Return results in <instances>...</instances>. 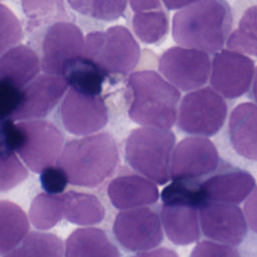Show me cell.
<instances>
[{"mask_svg": "<svg viewBox=\"0 0 257 257\" xmlns=\"http://www.w3.org/2000/svg\"><path fill=\"white\" fill-rule=\"evenodd\" d=\"M232 24V10L226 1H193L175 13L172 36L181 47L216 54L226 45Z\"/></svg>", "mask_w": 257, "mask_h": 257, "instance_id": "6da1fadb", "label": "cell"}, {"mask_svg": "<svg viewBox=\"0 0 257 257\" xmlns=\"http://www.w3.org/2000/svg\"><path fill=\"white\" fill-rule=\"evenodd\" d=\"M56 165L66 174L69 184L95 188L116 171L119 153L112 136L102 132L66 143Z\"/></svg>", "mask_w": 257, "mask_h": 257, "instance_id": "7a4b0ae2", "label": "cell"}, {"mask_svg": "<svg viewBox=\"0 0 257 257\" xmlns=\"http://www.w3.org/2000/svg\"><path fill=\"white\" fill-rule=\"evenodd\" d=\"M128 116L145 127L170 130L177 121L180 90L154 70H141L127 79Z\"/></svg>", "mask_w": 257, "mask_h": 257, "instance_id": "3957f363", "label": "cell"}, {"mask_svg": "<svg viewBox=\"0 0 257 257\" xmlns=\"http://www.w3.org/2000/svg\"><path fill=\"white\" fill-rule=\"evenodd\" d=\"M176 136L171 130L141 126L133 130L125 142L124 157L130 167L156 185L171 180L170 168Z\"/></svg>", "mask_w": 257, "mask_h": 257, "instance_id": "277c9868", "label": "cell"}, {"mask_svg": "<svg viewBox=\"0 0 257 257\" xmlns=\"http://www.w3.org/2000/svg\"><path fill=\"white\" fill-rule=\"evenodd\" d=\"M140 57V45L124 26H110L104 31L90 32L84 37L83 58L95 64L106 77L130 74Z\"/></svg>", "mask_w": 257, "mask_h": 257, "instance_id": "5b68a950", "label": "cell"}, {"mask_svg": "<svg viewBox=\"0 0 257 257\" xmlns=\"http://www.w3.org/2000/svg\"><path fill=\"white\" fill-rule=\"evenodd\" d=\"M225 99L211 87L188 92L178 108L177 126L195 137H212L224 125L227 117Z\"/></svg>", "mask_w": 257, "mask_h": 257, "instance_id": "8992f818", "label": "cell"}, {"mask_svg": "<svg viewBox=\"0 0 257 257\" xmlns=\"http://www.w3.org/2000/svg\"><path fill=\"white\" fill-rule=\"evenodd\" d=\"M20 141L16 153L26 167L40 174L48 167L56 165L63 149V136L53 123L43 119L16 122Z\"/></svg>", "mask_w": 257, "mask_h": 257, "instance_id": "52a82bcc", "label": "cell"}, {"mask_svg": "<svg viewBox=\"0 0 257 257\" xmlns=\"http://www.w3.org/2000/svg\"><path fill=\"white\" fill-rule=\"evenodd\" d=\"M41 47L43 72L64 77L68 69L83 58L84 36L71 22H55L46 29Z\"/></svg>", "mask_w": 257, "mask_h": 257, "instance_id": "ba28073f", "label": "cell"}, {"mask_svg": "<svg viewBox=\"0 0 257 257\" xmlns=\"http://www.w3.org/2000/svg\"><path fill=\"white\" fill-rule=\"evenodd\" d=\"M211 60L207 53L174 46L167 49L159 60L162 76L183 91L202 88L210 77Z\"/></svg>", "mask_w": 257, "mask_h": 257, "instance_id": "9c48e42d", "label": "cell"}, {"mask_svg": "<svg viewBox=\"0 0 257 257\" xmlns=\"http://www.w3.org/2000/svg\"><path fill=\"white\" fill-rule=\"evenodd\" d=\"M112 232L117 242L133 252L156 249L164 238L160 216L149 207L120 211L115 216Z\"/></svg>", "mask_w": 257, "mask_h": 257, "instance_id": "30bf717a", "label": "cell"}, {"mask_svg": "<svg viewBox=\"0 0 257 257\" xmlns=\"http://www.w3.org/2000/svg\"><path fill=\"white\" fill-rule=\"evenodd\" d=\"M254 73V61L249 56L222 49L211 61L210 85L223 98L234 99L249 90Z\"/></svg>", "mask_w": 257, "mask_h": 257, "instance_id": "8fae6325", "label": "cell"}, {"mask_svg": "<svg viewBox=\"0 0 257 257\" xmlns=\"http://www.w3.org/2000/svg\"><path fill=\"white\" fill-rule=\"evenodd\" d=\"M220 157L214 143L204 137H187L174 148L170 176L172 180H197L215 172Z\"/></svg>", "mask_w": 257, "mask_h": 257, "instance_id": "7c38bea8", "label": "cell"}, {"mask_svg": "<svg viewBox=\"0 0 257 257\" xmlns=\"http://www.w3.org/2000/svg\"><path fill=\"white\" fill-rule=\"evenodd\" d=\"M60 116L68 133L86 137L106 125L108 109L100 96L87 95L68 87L61 101Z\"/></svg>", "mask_w": 257, "mask_h": 257, "instance_id": "4fadbf2b", "label": "cell"}, {"mask_svg": "<svg viewBox=\"0 0 257 257\" xmlns=\"http://www.w3.org/2000/svg\"><path fill=\"white\" fill-rule=\"evenodd\" d=\"M199 223L203 234L213 242L235 247L248 233V225L238 205L213 201L199 208Z\"/></svg>", "mask_w": 257, "mask_h": 257, "instance_id": "5bb4252c", "label": "cell"}, {"mask_svg": "<svg viewBox=\"0 0 257 257\" xmlns=\"http://www.w3.org/2000/svg\"><path fill=\"white\" fill-rule=\"evenodd\" d=\"M69 87L63 76L40 74L22 88L20 105L12 120H33L45 117L58 104Z\"/></svg>", "mask_w": 257, "mask_h": 257, "instance_id": "9a60e30c", "label": "cell"}, {"mask_svg": "<svg viewBox=\"0 0 257 257\" xmlns=\"http://www.w3.org/2000/svg\"><path fill=\"white\" fill-rule=\"evenodd\" d=\"M110 203L119 210L148 207L158 202L160 194L155 183L139 174L120 175L107 186Z\"/></svg>", "mask_w": 257, "mask_h": 257, "instance_id": "2e32d148", "label": "cell"}, {"mask_svg": "<svg viewBox=\"0 0 257 257\" xmlns=\"http://www.w3.org/2000/svg\"><path fill=\"white\" fill-rule=\"evenodd\" d=\"M208 201L238 205L256 187L254 177L244 170H232L212 176L201 183Z\"/></svg>", "mask_w": 257, "mask_h": 257, "instance_id": "e0dca14e", "label": "cell"}, {"mask_svg": "<svg viewBox=\"0 0 257 257\" xmlns=\"http://www.w3.org/2000/svg\"><path fill=\"white\" fill-rule=\"evenodd\" d=\"M228 135L232 148L239 156L257 161V104L242 102L233 108Z\"/></svg>", "mask_w": 257, "mask_h": 257, "instance_id": "ac0fdd59", "label": "cell"}, {"mask_svg": "<svg viewBox=\"0 0 257 257\" xmlns=\"http://www.w3.org/2000/svg\"><path fill=\"white\" fill-rule=\"evenodd\" d=\"M162 227L176 245H189L200 237L199 209L188 205H166L161 208Z\"/></svg>", "mask_w": 257, "mask_h": 257, "instance_id": "d6986e66", "label": "cell"}, {"mask_svg": "<svg viewBox=\"0 0 257 257\" xmlns=\"http://www.w3.org/2000/svg\"><path fill=\"white\" fill-rule=\"evenodd\" d=\"M40 69L39 56L24 44L14 46L0 57V80H7L20 89L36 78Z\"/></svg>", "mask_w": 257, "mask_h": 257, "instance_id": "ffe728a7", "label": "cell"}, {"mask_svg": "<svg viewBox=\"0 0 257 257\" xmlns=\"http://www.w3.org/2000/svg\"><path fill=\"white\" fill-rule=\"evenodd\" d=\"M64 257H120V253L103 230L84 227L69 234Z\"/></svg>", "mask_w": 257, "mask_h": 257, "instance_id": "44dd1931", "label": "cell"}, {"mask_svg": "<svg viewBox=\"0 0 257 257\" xmlns=\"http://www.w3.org/2000/svg\"><path fill=\"white\" fill-rule=\"evenodd\" d=\"M29 233V221L14 202L0 200V255L15 249Z\"/></svg>", "mask_w": 257, "mask_h": 257, "instance_id": "7402d4cb", "label": "cell"}, {"mask_svg": "<svg viewBox=\"0 0 257 257\" xmlns=\"http://www.w3.org/2000/svg\"><path fill=\"white\" fill-rule=\"evenodd\" d=\"M63 217L70 223L91 226L100 223L105 216V209L99 199L88 193L68 191L62 195Z\"/></svg>", "mask_w": 257, "mask_h": 257, "instance_id": "603a6c76", "label": "cell"}, {"mask_svg": "<svg viewBox=\"0 0 257 257\" xmlns=\"http://www.w3.org/2000/svg\"><path fill=\"white\" fill-rule=\"evenodd\" d=\"M2 257H64V245L55 234L32 231L15 249Z\"/></svg>", "mask_w": 257, "mask_h": 257, "instance_id": "cb8c5ba5", "label": "cell"}, {"mask_svg": "<svg viewBox=\"0 0 257 257\" xmlns=\"http://www.w3.org/2000/svg\"><path fill=\"white\" fill-rule=\"evenodd\" d=\"M132 27L142 42L156 44L162 41L169 31V17L162 8L136 12L132 19Z\"/></svg>", "mask_w": 257, "mask_h": 257, "instance_id": "d4e9b609", "label": "cell"}, {"mask_svg": "<svg viewBox=\"0 0 257 257\" xmlns=\"http://www.w3.org/2000/svg\"><path fill=\"white\" fill-rule=\"evenodd\" d=\"M64 78L69 87L87 95L99 96L106 76L95 64L82 58L68 69Z\"/></svg>", "mask_w": 257, "mask_h": 257, "instance_id": "484cf974", "label": "cell"}, {"mask_svg": "<svg viewBox=\"0 0 257 257\" xmlns=\"http://www.w3.org/2000/svg\"><path fill=\"white\" fill-rule=\"evenodd\" d=\"M62 218V195L40 193L32 200L29 208V219L36 229H51L58 224Z\"/></svg>", "mask_w": 257, "mask_h": 257, "instance_id": "4316f807", "label": "cell"}, {"mask_svg": "<svg viewBox=\"0 0 257 257\" xmlns=\"http://www.w3.org/2000/svg\"><path fill=\"white\" fill-rule=\"evenodd\" d=\"M161 199L166 205H188L198 209L208 201L197 180H173L163 189Z\"/></svg>", "mask_w": 257, "mask_h": 257, "instance_id": "83f0119b", "label": "cell"}, {"mask_svg": "<svg viewBox=\"0 0 257 257\" xmlns=\"http://www.w3.org/2000/svg\"><path fill=\"white\" fill-rule=\"evenodd\" d=\"M28 177V170L10 150L0 127V192H7L20 185Z\"/></svg>", "mask_w": 257, "mask_h": 257, "instance_id": "f1b7e54d", "label": "cell"}, {"mask_svg": "<svg viewBox=\"0 0 257 257\" xmlns=\"http://www.w3.org/2000/svg\"><path fill=\"white\" fill-rule=\"evenodd\" d=\"M67 3L77 12L104 21H114L125 11L127 2L125 0H85L67 1Z\"/></svg>", "mask_w": 257, "mask_h": 257, "instance_id": "f546056e", "label": "cell"}, {"mask_svg": "<svg viewBox=\"0 0 257 257\" xmlns=\"http://www.w3.org/2000/svg\"><path fill=\"white\" fill-rule=\"evenodd\" d=\"M22 7L24 13L30 19V26L35 27L43 22L54 21L59 18L60 21L63 20V15H65V10L63 7V2L61 1H23Z\"/></svg>", "mask_w": 257, "mask_h": 257, "instance_id": "4dcf8cb0", "label": "cell"}, {"mask_svg": "<svg viewBox=\"0 0 257 257\" xmlns=\"http://www.w3.org/2000/svg\"><path fill=\"white\" fill-rule=\"evenodd\" d=\"M23 37L20 20L9 7L0 3V57L18 45Z\"/></svg>", "mask_w": 257, "mask_h": 257, "instance_id": "1f68e13d", "label": "cell"}, {"mask_svg": "<svg viewBox=\"0 0 257 257\" xmlns=\"http://www.w3.org/2000/svg\"><path fill=\"white\" fill-rule=\"evenodd\" d=\"M22 89L7 80H0V124L11 119L21 102Z\"/></svg>", "mask_w": 257, "mask_h": 257, "instance_id": "d6a6232c", "label": "cell"}, {"mask_svg": "<svg viewBox=\"0 0 257 257\" xmlns=\"http://www.w3.org/2000/svg\"><path fill=\"white\" fill-rule=\"evenodd\" d=\"M40 183L47 194L59 195L64 192L68 184V179L63 170L57 165H54L40 173Z\"/></svg>", "mask_w": 257, "mask_h": 257, "instance_id": "836d02e7", "label": "cell"}, {"mask_svg": "<svg viewBox=\"0 0 257 257\" xmlns=\"http://www.w3.org/2000/svg\"><path fill=\"white\" fill-rule=\"evenodd\" d=\"M190 257H241L235 247L213 241H201L192 250Z\"/></svg>", "mask_w": 257, "mask_h": 257, "instance_id": "e575fe53", "label": "cell"}, {"mask_svg": "<svg viewBox=\"0 0 257 257\" xmlns=\"http://www.w3.org/2000/svg\"><path fill=\"white\" fill-rule=\"evenodd\" d=\"M226 46L229 50L257 57V40L247 37L238 29L234 30L229 35L226 41Z\"/></svg>", "mask_w": 257, "mask_h": 257, "instance_id": "d590c367", "label": "cell"}, {"mask_svg": "<svg viewBox=\"0 0 257 257\" xmlns=\"http://www.w3.org/2000/svg\"><path fill=\"white\" fill-rule=\"evenodd\" d=\"M238 30L247 37L257 40V5L245 10L239 21Z\"/></svg>", "mask_w": 257, "mask_h": 257, "instance_id": "8d00e7d4", "label": "cell"}, {"mask_svg": "<svg viewBox=\"0 0 257 257\" xmlns=\"http://www.w3.org/2000/svg\"><path fill=\"white\" fill-rule=\"evenodd\" d=\"M243 213L248 227L257 233V185L245 200Z\"/></svg>", "mask_w": 257, "mask_h": 257, "instance_id": "74e56055", "label": "cell"}, {"mask_svg": "<svg viewBox=\"0 0 257 257\" xmlns=\"http://www.w3.org/2000/svg\"><path fill=\"white\" fill-rule=\"evenodd\" d=\"M128 4L135 13L162 8V2L159 0H132Z\"/></svg>", "mask_w": 257, "mask_h": 257, "instance_id": "f35d334b", "label": "cell"}, {"mask_svg": "<svg viewBox=\"0 0 257 257\" xmlns=\"http://www.w3.org/2000/svg\"><path fill=\"white\" fill-rule=\"evenodd\" d=\"M133 257H179L176 251L169 248H156L150 251L141 252Z\"/></svg>", "mask_w": 257, "mask_h": 257, "instance_id": "ab89813d", "label": "cell"}, {"mask_svg": "<svg viewBox=\"0 0 257 257\" xmlns=\"http://www.w3.org/2000/svg\"><path fill=\"white\" fill-rule=\"evenodd\" d=\"M194 0H164L163 4L169 9V10H176V9H183L187 6H189Z\"/></svg>", "mask_w": 257, "mask_h": 257, "instance_id": "60d3db41", "label": "cell"}, {"mask_svg": "<svg viewBox=\"0 0 257 257\" xmlns=\"http://www.w3.org/2000/svg\"><path fill=\"white\" fill-rule=\"evenodd\" d=\"M252 95L254 100L257 103V67L255 68V73H254V77H253V81H252Z\"/></svg>", "mask_w": 257, "mask_h": 257, "instance_id": "b9f144b4", "label": "cell"}]
</instances>
